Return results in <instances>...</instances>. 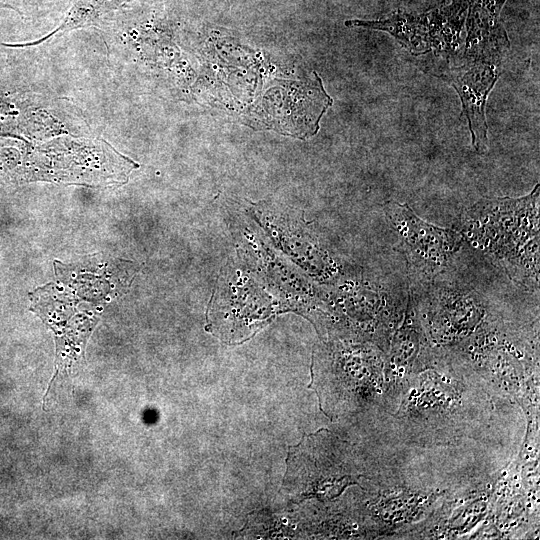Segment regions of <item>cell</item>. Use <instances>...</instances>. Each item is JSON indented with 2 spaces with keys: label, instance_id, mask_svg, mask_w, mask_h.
I'll list each match as a JSON object with an SVG mask.
<instances>
[{
  "label": "cell",
  "instance_id": "1",
  "mask_svg": "<svg viewBox=\"0 0 540 540\" xmlns=\"http://www.w3.org/2000/svg\"><path fill=\"white\" fill-rule=\"evenodd\" d=\"M460 232L519 283L538 288L539 184L521 198L482 199L462 216Z\"/></svg>",
  "mask_w": 540,
  "mask_h": 540
},
{
  "label": "cell",
  "instance_id": "2",
  "mask_svg": "<svg viewBox=\"0 0 540 540\" xmlns=\"http://www.w3.org/2000/svg\"><path fill=\"white\" fill-rule=\"evenodd\" d=\"M385 215L398 237L397 249L406 258L412 274L430 281L441 274L460 249V232L430 224L407 204L389 201Z\"/></svg>",
  "mask_w": 540,
  "mask_h": 540
},
{
  "label": "cell",
  "instance_id": "3",
  "mask_svg": "<svg viewBox=\"0 0 540 540\" xmlns=\"http://www.w3.org/2000/svg\"><path fill=\"white\" fill-rule=\"evenodd\" d=\"M468 1L453 0L421 15L400 12L376 21L347 20L345 25L385 31L415 55L431 51L448 53L458 46Z\"/></svg>",
  "mask_w": 540,
  "mask_h": 540
},
{
  "label": "cell",
  "instance_id": "4",
  "mask_svg": "<svg viewBox=\"0 0 540 540\" xmlns=\"http://www.w3.org/2000/svg\"><path fill=\"white\" fill-rule=\"evenodd\" d=\"M500 63L484 60H465L441 74L458 93L463 114L468 121L471 141L478 153L488 147V126L485 117L486 101L499 78Z\"/></svg>",
  "mask_w": 540,
  "mask_h": 540
},
{
  "label": "cell",
  "instance_id": "5",
  "mask_svg": "<svg viewBox=\"0 0 540 540\" xmlns=\"http://www.w3.org/2000/svg\"><path fill=\"white\" fill-rule=\"evenodd\" d=\"M506 0H470L466 22L465 60L500 63L510 47L507 33L500 22Z\"/></svg>",
  "mask_w": 540,
  "mask_h": 540
}]
</instances>
